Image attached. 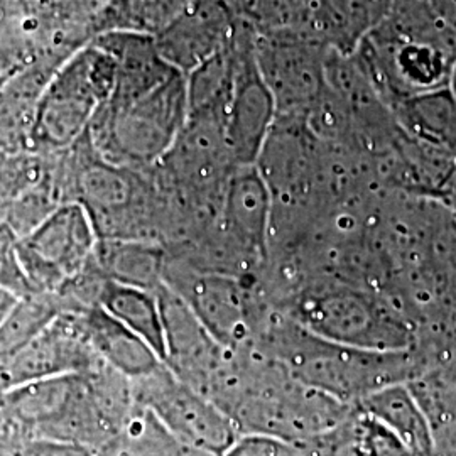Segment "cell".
Wrapping results in <instances>:
<instances>
[{
    "instance_id": "cell-11",
    "label": "cell",
    "mask_w": 456,
    "mask_h": 456,
    "mask_svg": "<svg viewBox=\"0 0 456 456\" xmlns=\"http://www.w3.org/2000/svg\"><path fill=\"white\" fill-rule=\"evenodd\" d=\"M102 363L86 340L77 314L61 310L11 363L5 392L36 380L85 374Z\"/></svg>"
},
{
    "instance_id": "cell-30",
    "label": "cell",
    "mask_w": 456,
    "mask_h": 456,
    "mask_svg": "<svg viewBox=\"0 0 456 456\" xmlns=\"http://www.w3.org/2000/svg\"><path fill=\"white\" fill-rule=\"evenodd\" d=\"M17 22V0H0V26Z\"/></svg>"
},
{
    "instance_id": "cell-7",
    "label": "cell",
    "mask_w": 456,
    "mask_h": 456,
    "mask_svg": "<svg viewBox=\"0 0 456 456\" xmlns=\"http://www.w3.org/2000/svg\"><path fill=\"white\" fill-rule=\"evenodd\" d=\"M164 284L195 313L213 338L227 348L248 346L257 325L259 305L244 279L200 271L180 257L166 261Z\"/></svg>"
},
{
    "instance_id": "cell-10",
    "label": "cell",
    "mask_w": 456,
    "mask_h": 456,
    "mask_svg": "<svg viewBox=\"0 0 456 456\" xmlns=\"http://www.w3.org/2000/svg\"><path fill=\"white\" fill-rule=\"evenodd\" d=\"M158 296L164 318L163 363L181 382L207 397L225 369L232 348L216 342L195 313L166 284L158 289Z\"/></svg>"
},
{
    "instance_id": "cell-26",
    "label": "cell",
    "mask_w": 456,
    "mask_h": 456,
    "mask_svg": "<svg viewBox=\"0 0 456 456\" xmlns=\"http://www.w3.org/2000/svg\"><path fill=\"white\" fill-rule=\"evenodd\" d=\"M224 456H310L306 444L261 435H242Z\"/></svg>"
},
{
    "instance_id": "cell-4",
    "label": "cell",
    "mask_w": 456,
    "mask_h": 456,
    "mask_svg": "<svg viewBox=\"0 0 456 456\" xmlns=\"http://www.w3.org/2000/svg\"><path fill=\"white\" fill-rule=\"evenodd\" d=\"M115 58L88 41L56 68L45 86L34 122L31 152L56 154L77 146L88 134L98 109L114 90Z\"/></svg>"
},
{
    "instance_id": "cell-16",
    "label": "cell",
    "mask_w": 456,
    "mask_h": 456,
    "mask_svg": "<svg viewBox=\"0 0 456 456\" xmlns=\"http://www.w3.org/2000/svg\"><path fill=\"white\" fill-rule=\"evenodd\" d=\"M83 333L98 359L131 380L156 372L163 360L127 326L98 305L73 308Z\"/></svg>"
},
{
    "instance_id": "cell-31",
    "label": "cell",
    "mask_w": 456,
    "mask_h": 456,
    "mask_svg": "<svg viewBox=\"0 0 456 456\" xmlns=\"http://www.w3.org/2000/svg\"><path fill=\"white\" fill-rule=\"evenodd\" d=\"M7 440H9V428H7V419H5V412H4V406H2V397H0V452H4Z\"/></svg>"
},
{
    "instance_id": "cell-21",
    "label": "cell",
    "mask_w": 456,
    "mask_h": 456,
    "mask_svg": "<svg viewBox=\"0 0 456 456\" xmlns=\"http://www.w3.org/2000/svg\"><path fill=\"white\" fill-rule=\"evenodd\" d=\"M166 261L161 244L141 240H98L95 252L102 276L151 291L163 286Z\"/></svg>"
},
{
    "instance_id": "cell-1",
    "label": "cell",
    "mask_w": 456,
    "mask_h": 456,
    "mask_svg": "<svg viewBox=\"0 0 456 456\" xmlns=\"http://www.w3.org/2000/svg\"><path fill=\"white\" fill-rule=\"evenodd\" d=\"M95 41L114 56L117 77L86 139L109 163L151 169L188 122V78L164 60L152 36L110 33Z\"/></svg>"
},
{
    "instance_id": "cell-25",
    "label": "cell",
    "mask_w": 456,
    "mask_h": 456,
    "mask_svg": "<svg viewBox=\"0 0 456 456\" xmlns=\"http://www.w3.org/2000/svg\"><path fill=\"white\" fill-rule=\"evenodd\" d=\"M355 424L360 441L369 456H416L386 424L357 408Z\"/></svg>"
},
{
    "instance_id": "cell-18",
    "label": "cell",
    "mask_w": 456,
    "mask_h": 456,
    "mask_svg": "<svg viewBox=\"0 0 456 456\" xmlns=\"http://www.w3.org/2000/svg\"><path fill=\"white\" fill-rule=\"evenodd\" d=\"M389 109L412 141L456 161V102L448 86L399 98Z\"/></svg>"
},
{
    "instance_id": "cell-19",
    "label": "cell",
    "mask_w": 456,
    "mask_h": 456,
    "mask_svg": "<svg viewBox=\"0 0 456 456\" xmlns=\"http://www.w3.org/2000/svg\"><path fill=\"white\" fill-rule=\"evenodd\" d=\"M97 305L142 338L164 360V318L158 291L102 277Z\"/></svg>"
},
{
    "instance_id": "cell-13",
    "label": "cell",
    "mask_w": 456,
    "mask_h": 456,
    "mask_svg": "<svg viewBox=\"0 0 456 456\" xmlns=\"http://www.w3.org/2000/svg\"><path fill=\"white\" fill-rule=\"evenodd\" d=\"M216 228L259 267L267 262L273 230V195L256 166H240L228 181Z\"/></svg>"
},
{
    "instance_id": "cell-17",
    "label": "cell",
    "mask_w": 456,
    "mask_h": 456,
    "mask_svg": "<svg viewBox=\"0 0 456 456\" xmlns=\"http://www.w3.org/2000/svg\"><path fill=\"white\" fill-rule=\"evenodd\" d=\"M394 0H314L308 33L328 48L352 54L391 14Z\"/></svg>"
},
{
    "instance_id": "cell-8",
    "label": "cell",
    "mask_w": 456,
    "mask_h": 456,
    "mask_svg": "<svg viewBox=\"0 0 456 456\" xmlns=\"http://www.w3.org/2000/svg\"><path fill=\"white\" fill-rule=\"evenodd\" d=\"M333 49L310 33H257L256 61L276 102L277 115L308 114L326 88Z\"/></svg>"
},
{
    "instance_id": "cell-29",
    "label": "cell",
    "mask_w": 456,
    "mask_h": 456,
    "mask_svg": "<svg viewBox=\"0 0 456 456\" xmlns=\"http://www.w3.org/2000/svg\"><path fill=\"white\" fill-rule=\"evenodd\" d=\"M19 299H22V297H19L16 294L0 288V323L11 314V311L16 308Z\"/></svg>"
},
{
    "instance_id": "cell-12",
    "label": "cell",
    "mask_w": 456,
    "mask_h": 456,
    "mask_svg": "<svg viewBox=\"0 0 456 456\" xmlns=\"http://www.w3.org/2000/svg\"><path fill=\"white\" fill-rule=\"evenodd\" d=\"M237 22L230 0H190L180 16L156 36V45L169 65L190 75L227 48Z\"/></svg>"
},
{
    "instance_id": "cell-9",
    "label": "cell",
    "mask_w": 456,
    "mask_h": 456,
    "mask_svg": "<svg viewBox=\"0 0 456 456\" xmlns=\"http://www.w3.org/2000/svg\"><path fill=\"white\" fill-rule=\"evenodd\" d=\"M256 39L257 31L239 17L228 45L235 77L225 112V135L237 166H256L277 118L276 102L256 61Z\"/></svg>"
},
{
    "instance_id": "cell-24",
    "label": "cell",
    "mask_w": 456,
    "mask_h": 456,
    "mask_svg": "<svg viewBox=\"0 0 456 456\" xmlns=\"http://www.w3.org/2000/svg\"><path fill=\"white\" fill-rule=\"evenodd\" d=\"M45 53L49 51L39 48L17 22L0 26V86Z\"/></svg>"
},
{
    "instance_id": "cell-27",
    "label": "cell",
    "mask_w": 456,
    "mask_h": 456,
    "mask_svg": "<svg viewBox=\"0 0 456 456\" xmlns=\"http://www.w3.org/2000/svg\"><path fill=\"white\" fill-rule=\"evenodd\" d=\"M0 288L19 297L36 294L17 257L16 239L4 232H0Z\"/></svg>"
},
{
    "instance_id": "cell-20",
    "label": "cell",
    "mask_w": 456,
    "mask_h": 456,
    "mask_svg": "<svg viewBox=\"0 0 456 456\" xmlns=\"http://www.w3.org/2000/svg\"><path fill=\"white\" fill-rule=\"evenodd\" d=\"M357 408L386 424L416 456H435L431 424L408 384H394L365 397Z\"/></svg>"
},
{
    "instance_id": "cell-6",
    "label": "cell",
    "mask_w": 456,
    "mask_h": 456,
    "mask_svg": "<svg viewBox=\"0 0 456 456\" xmlns=\"http://www.w3.org/2000/svg\"><path fill=\"white\" fill-rule=\"evenodd\" d=\"M137 408L149 412L186 448L224 456L239 440L235 424L203 394L181 382L166 365L132 380Z\"/></svg>"
},
{
    "instance_id": "cell-2",
    "label": "cell",
    "mask_w": 456,
    "mask_h": 456,
    "mask_svg": "<svg viewBox=\"0 0 456 456\" xmlns=\"http://www.w3.org/2000/svg\"><path fill=\"white\" fill-rule=\"evenodd\" d=\"M250 346L282 363L299 382L348 406L406 384L416 370L409 350L375 352L330 342L281 311L264 316Z\"/></svg>"
},
{
    "instance_id": "cell-14",
    "label": "cell",
    "mask_w": 456,
    "mask_h": 456,
    "mask_svg": "<svg viewBox=\"0 0 456 456\" xmlns=\"http://www.w3.org/2000/svg\"><path fill=\"white\" fill-rule=\"evenodd\" d=\"M110 0H17V24L39 48L73 53L92 41V28Z\"/></svg>"
},
{
    "instance_id": "cell-5",
    "label": "cell",
    "mask_w": 456,
    "mask_h": 456,
    "mask_svg": "<svg viewBox=\"0 0 456 456\" xmlns=\"http://www.w3.org/2000/svg\"><path fill=\"white\" fill-rule=\"evenodd\" d=\"M98 233L88 212L77 201H63L17 237L22 271L36 294L60 293L94 264Z\"/></svg>"
},
{
    "instance_id": "cell-22",
    "label": "cell",
    "mask_w": 456,
    "mask_h": 456,
    "mask_svg": "<svg viewBox=\"0 0 456 456\" xmlns=\"http://www.w3.org/2000/svg\"><path fill=\"white\" fill-rule=\"evenodd\" d=\"M190 0H110L92 28V39L110 33L159 36Z\"/></svg>"
},
{
    "instance_id": "cell-28",
    "label": "cell",
    "mask_w": 456,
    "mask_h": 456,
    "mask_svg": "<svg viewBox=\"0 0 456 456\" xmlns=\"http://www.w3.org/2000/svg\"><path fill=\"white\" fill-rule=\"evenodd\" d=\"M5 453L11 456H95V453L78 444L37 436L11 441Z\"/></svg>"
},
{
    "instance_id": "cell-33",
    "label": "cell",
    "mask_w": 456,
    "mask_h": 456,
    "mask_svg": "<svg viewBox=\"0 0 456 456\" xmlns=\"http://www.w3.org/2000/svg\"><path fill=\"white\" fill-rule=\"evenodd\" d=\"M448 88L452 90V95H453L456 102V63L455 66H453V71H452V78H450V85H448Z\"/></svg>"
},
{
    "instance_id": "cell-32",
    "label": "cell",
    "mask_w": 456,
    "mask_h": 456,
    "mask_svg": "<svg viewBox=\"0 0 456 456\" xmlns=\"http://www.w3.org/2000/svg\"><path fill=\"white\" fill-rule=\"evenodd\" d=\"M448 196H450V198H452V203H453V205H452V207H453V210H455V215H456V175H455V178H453V180H452V183H450V184H448Z\"/></svg>"
},
{
    "instance_id": "cell-23",
    "label": "cell",
    "mask_w": 456,
    "mask_h": 456,
    "mask_svg": "<svg viewBox=\"0 0 456 456\" xmlns=\"http://www.w3.org/2000/svg\"><path fill=\"white\" fill-rule=\"evenodd\" d=\"M61 311L51 294L19 299L16 308L0 323V397L7 391V372L19 352Z\"/></svg>"
},
{
    "instance_id": "cell-3",
    "label": "cell",
    "mask_w": 456,
    "mask_h": 456,
    "mask_svg": "<svg viewBox=\"0 0 456 456\" xmlns=\"http://www.w3.org/2000/svg\"><path fill=\"white\" fill-rule=\"evenodd\" d=\"M277 303L281 313L330 342L375 352H404L416 342V326L386 294L342 277H310Z\"/></svg>"
},
{
    "instance_id": "cell-15",
    "label": "cell",
    "mask_w": 456,
    "mask_h": 456,
    "mask_svg": "<svg viewBox=\"0 0 456 456\" xmlns=\"http://www.w3.org/2000/svg\"><path fill=\"white\" fill-rule=\"evenodd\" d=\"M71 53L49 51L0 86V154L31 152L34 122L45 86Z\"/></svg>"
}]
</instances>
